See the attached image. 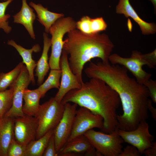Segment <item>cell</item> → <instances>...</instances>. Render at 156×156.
Listing matches in <instances>:
<instances>
[{
  "label": "cell",
  "mask_w": 156,
  "mask_h": 156,
  "mask_svg": "<svg viewBox=\"0 0 156 156\" xmlns=\"http://www.w3.org/2000/svg\"><path fill=\"white\" fill-rule=\"evenodd\" d=\"M84 72L90 79L103 81L118 94L123 111L122 114L117 116L119 129L134 130L140 122L148 118V89L130 77L125 67L109 62H90Z\"/></svg>",
  "instance_id": "obj_1"
},
{
  "label": "cell",
  "mask_w": 156,
  "mask_h": 156,
  "mask_svg": "<svg viewBox=\"0 0 156 156\" xmlns=\"http://www.w3.org/2000/svg\"><path fill=\"white\" fill-rule=\"evenodd\" d=\"M64 104L72 102L103 118V132L110 133L117 127V111L121 101L117 93L103 81L90 78L79 88L72 90L62 99Z\"/></svg>",
  "instance_id": "obj_2"
},
{
  "label": "cell",
  "mask_w": 156,
  "mask_h": 156,
  "mask_svg": "<svg viewBox=\"0 0 156 156\" xmlns=\"http://www.w3.org/2000/svg\"><path fill=\"white\" fill-rule=\"evenodd\" d=\"M64 40L63 49L69 57L68 62L73 73L82 83V71L85 64L92 59L100 58L109 62V58L114 45L105 34H84L76 29L68 33Z\"/></svg>",
  "instance_id": "obj_3"
},
{
  "label": "cell",
  "mask_w": 156,
  "mask_h": 156,
  "mask_svg": "<svg viewBox=\"0 0 156 156\" xmlns=\"http://www.w3.org/2000/svg\"><path fill=\"white\" fill-rule=\"evenodd\" d=\"M64 109V104L54 97L40 105L35 117L38 123L36 140L55 129L62 117Z\"/></svg>",
  "instance_id": "obj_4"
},
{
  "label": "cell",
  "mask_w": 156,
  "mask_h": 156,
  "mask_svg": "<svg viewBox=\"0 0 156 156\" xmlns=\"http://www.w3.org/2000/svg\"><path fill=\"white\" fill-rule=\"evenodd\" d=\"M76 28V22L70 17L59 18L50 28L51 51L49 63L51 69H60V62L64 44L63 37Z\"/></svg>",
  "instance_id": "obj_5"
},
{
  "label": "cell",
  "mask_w": 156,
  "mask_h": 156,
  "mask_svg": "<svg viewBox=\"0 0 156 156\" xmlns=\"http://www.w3.org/2000/svg\"><path fill=\"white\" fill-rule=\"evenodd\" d=\"M118 130L117 127L110 133H107L92 129L84 135L101 156H118L122 150L124 141L119 135Z\"/></svg>",
  "instance_id": "obj_6"
},
{
  "label": "cell",
  "mask_w": 156,
  "mask_h": 156,
  "mask_svg": "<svg viewBox=\"0 0 156 156\" xmlns=\"http://www.w3.org/2000/svg\"><path fill=\"white\" fill-rule=\"evenodd\" d=\"M109 61L113 64L120 65L130 71L139 83L143 84L151 78L152 75L143 70L145 65L142 54L137 51H132L131 56L124 57L117 54H111Z\"/></svg>",
  "instance_id": "obj_7"
},
{
  "label": "cell",
  "mask_w": 156,
  "mask_h": 156,
  "mask_svg": "<svg viewBox=\"0 0 156 156\" xmlns=\"http://www.w3.org/2000/svg\"><path fill=\"white\" fill-rule=\"evenodd\" d=\"M93 128L99 129L103 131V118L85 108L81 107L77 110L71 132L66 143Z\"/></svg>",
  "instance_id": "obj_8"
},
{
  "label": "cell",
  "mask_w": 156,
  "mask_h": 156,
  "mask_svg": "<svg viewBox=\"0 0 156 156\" xmlns=\"http://www.w3.org/2000/svg\"><path fill=\"white\" fill-rule=\"evenodd\" d=\"M77 105L76 104H71L70 103L64 104L62 117L54 130L53 134L57 154L66 144L70 135Z\"/></svg>",
  "instance_id": "obj_9"
},
{
  "label": "cell",
  "mask_w": 156,
  "mask_h": 156,
  "mask_svg": "<svg viewBox=\"0 0 156 156\" xmlns=\"http://www.w3.org/2000/svg\"><path fill=\"white\" fill-rule=\"evenodd\" d=\"M149 126L146 120L139 124L135 129L126 131L118 129V133L124 142L136 147L141 155L152 146L154 136L150 133Z\"/></svg>",
  "instance_id": "obj_10"
},
{
  "label": "cell",
  "mask_w": 156,
  "mask_h": 156,
  "mask_svg": "<svg viewBox=\"0 0 156 156\" xmlns=\"http://www.w3.org/2000/svg\"><path fill=\"white\" fill-rule=\"evenodd\" d=\"M30 82L28 70L23 65L18 77L10 87L13 89L12 104L4 116L15 118L25 115L22 111L23 93Z\"/></svg>",
  "instance_id": "obj_11"
},
{
  "label": "cell",
  "mask_w": 156,
  "mask_h": 156,
  "mask_svg": "<svg viewBox=\"0 0 156 156\" xmlns=\"http://www.w3.org/2000/svg\"><path fill=\"white\" fill-rule=\"evenodd\" d=\"M60 64L61 73L60 85L54 97L61 102L68 92L72 90L80 88L82 83L72 71L68 62V55L63 49Z\"/></svg>",
  "instance_id": "obj_12"
},
{
  "label": "cell",
  "mask_w": 156,
  "mask_h": 156,
  "mask_svg": "<svg viewBox=\"0 0 156 156\" xmlns=\"http://www.w3.org/2000/svg\"><path fill=\"white\" fill-rule=\"evenodd\" d=\"M38 123L37 118L25 115L14 118V138L18 143L27 145L36 140Z\"/></svg>",
  "instance_id": "obj_13"
},
{
  "label": "cell",
  "mask_w": 156,
  "mask_h": 156,
  "mask_svg": "<svg viewBox=\"0 0 156 156\" xmlns=\"http://www.w3.org/2000/svg\"><path fill=\"white\" fill-rule=\"evenodd\" d=\"M101 156L84 135L67 142L58 153V156Z\"/></svg>",
  "instance_id": "obj_14"
},
{
  "label": "cell",
  "mask_w": 156,
  "mask_h": 156,
  "mask_svg": "<svg viewBox=\"0 0 156 156\" xmlns=\"http://www.w3.org/2000/svg\"><path fill=\"white\" fill-rule=\"evenodd\" d=\"M116 12L123 14L126 18L129 17L132 18L139 26L143 34H153L156 32L155 24L147 23L140 18L131 4L129 0H119L116 7Z\"/></svg>",
  "instance_id": "obj_15"
},
{
  "label": "cell",
  "mask_w": 156,
  "mask_h": 156,
  "mask_svg": "<svg viewBox=\"0 0 156 156\" xmlns=\"http://www.w3.org/2000/svg\"><path fill=\"white\" fill-rule=\"evenodd\" d=\"M14 118L4 116L0 119V156H7L9 146L14 138Z\"/></svg>",
  "instance_id": "obj_16"
},
{
  "label": "cell",
  "mask_w": 156,
  "mask_h": 156,
  "mask_svg": "<svg viewBox=\"0 0 156 156\" xmlns=\"http://www.w3.org/2000/svg\"><path fill=\"white\" fill-rule=\"evenodd\" d=\"M7 43L8 45L13 47L22 57L23 62L25 64L28 70L31 82L33 85H34L35 80L34 74V70L36 67L37 63L32 59V55L33 52H38L40 51V46L38 44H36L33 46L31 49H27L17 44L13 40H9Z\"/></svg>",
  "instance_id": "obj_17"
},
{
  "label": "cell",
  "mask_w": 156,
  "mask_h": 156,
  "mask_svg": "<svg viewBox=\"0 0 156 156\" xmlns=\"http://www.w3.org/2000/svg\"><path fill=\"white\" fill-rule=\"evenodd\" d=\"M36 16L33 10L27 4V0H22V5L20 11L13 16L14 22L23 25L31 37L35 39L33 23Z\"/></svg>",
  "instance_id": "obj_18"
},
{
  "label": "cell",
  "mask_w": 156,
  "mask_h": 156,
  "mask_svg": "<svg viewBox=\"0 0 156 156\" xmlns=\"http://www.w3.org/2000/svg\"><path fill=\"white\" fill-rule=\"evenodd\" d=\"M107 25L102 17L92 18L84 16L76 22V28L83 33L91 34L106 29Z\"/></svg>",
  "instance_id": "obj_19"
},
{
  "label": "cell",
  "mask_w": 156,
  "mask_h": 156,
  "mask_svg": "<svg viewBox=\"0 0 156 156\" xmlns=\"http://www.w3.org/2000/svg\"><path fill=\"white\" fill-rule=\"evenodd\" d=\"M43 48L41 56L36 64L35 75L37 77V84L40 86L43 82L45 76L50 68L48 63V53L51 46V40L47 34H43Z\"/></svg>",
  "instance_id": "obj_20"
},
{
  "label": "cell",
  "mask_w": 156,
  "mask_h": 156,
  "mask_svg": "<svg viewBox=\"0 0 156 156\" xmlns=\"http://www.w3.org/2000/svg\"><path fill=\"white\" fill-rule=\"evenodd\" d=\"M29 5L34 8L36 12L39 22L45 27L47 33H49V30L51 26L59 18L64 17L62 13H57L49 11L48 8L44 7L40 3L36 4L31 2Z\"/></svg>",
  "instance_id": "obj_21"
},
{
  "label": "cell",
  "mask_w": 156,
  "mask_h": 156,
  "mask_svg": "<svg viewBox=\"0 0 156 156\" xmlns=\"http://www.w3.org/2000/svg\"><path fill=\"white\" fill-rule=\"evenodd\" d=\"M41 97V93L38 88L32 90L25 89L23 95L25 103L22 107L24 114L35 117L40 105L39 101Z\"/></svg>",
  "instance_id": "obj_22"
},
{
  "label": "cell",
  "mask_w": 156,
  "mask_h": 156,
  "mask_svg": "<svg viewBox=\"0 0 156 156\" xmlns=\"http://www.w3.org/2000/svg\"><path fill=\"white\" fill-rule=\"evenodd\" d=\"M54 130L28 143L27 145L26 156H42L49 140L53 134Z\"/></svg>",
  "instance_id": "obj_23"
},
{
  "label": "cell",
  "mask_w": 156,
  "mask_h": 156,
  "mask_svg": "<svg viewBox=\"0 0 156 156\" xmlns=\"http://www.w3.org/2000/svg\"><path fill=\"white\" fill-rule=\"evenodd\" d=\"M61 70L60 69H51L48 77L43 83L38 88L44 97L47 92L53 88L59 89L60 85Z\"/></svg>",
  "instance_id": "obj_24"
},
{
  "label": "cell",
  "mask_w": 156,
  "mask_h": 156,
  "mask_svg": "<svg viewBox=\"0 0 156 156\" xmlns=\"http://www.w3.org/2000/svg\"><path fill=\"white\" fill-rule=\"evenodd\" d=\"M23 64L21 62L9 72L0 73V91L6 90L13 83L19 76Z\"/></svg>",
  "instance_id": "obj_25"
},
{
  "label": "cell",
  "mask_w": 156,
  "mask_h": 156,
  "mask_svg": "<svg viewBox=\"0 0 156 156\" xmlns=\"http://www.w3.org/2000/svg\"><path fill=\"white\" fill-rule=\"evenodd\" d=\"M13 89L0 91V119L3 117L11 108L12 103Z\"/></svg>",
  "instance_id": "obj_26"
},
{
  "label": "cell",
  "mask_w": 156,
  "mask_h": 156,
  "mask_svg": "<svg viewBox=\"0 0 156 156\" xmlns=\"http://www.w3.org/2000/svg\"><path fill=\"white\" fill-rule=\"evenodd\" d=\"M13 0H8L0 2V28L2 29L6 34H9L12 30V27L9 25L8 19L10 15L5 14L6 8Z\"/></svg>",
  "instance_id": "obj_27"
},
{
  "label": "cell",
  "mask_w": 156,
  "mask_h": 156,
  "mask_svg": "<svg viewBox=\"0 0 156 156\" xmlns=\"http://www.w3.org/2000/svg\"><path fill=\"white\" fill-rule=\"evenodd\" d=\"M27 145L20 144L13 138L8 148L7 156H26Z\"/></svg>",
  "instance_id": "obj_28"
},
{
  "label": "cell",
  "mask_w": 156,
  "mask_h": 156,
  "mask_svg": "<svg viewBox=\"0 0 156 156\" xmlns=\"http://www.w3.org/2000/svg\"><path fill=\"white\" fill-rule=\"evenodd\" d=\"M43 156H58L55 146L54 135L53 134L50 138L43 154Z\"/></svg>",
  "instance_id": "obj_29"
},
{
  "label": "cell",
  "mask_w": 156,
  "mask_h": 156,
  "mask_svg": "<svg viewBox=\"0 0 156 156\" xmlns=\"http://www.w3.org/2000/svg\"><path fill=\"white\" fill-rule=\"evenodd\" d=\"M148 89L149 97L154 103H156V81L150 79L143 84Z\"/></svg>",
  "instance_id": "obj_30"
},
{
  "label": "cell",
  "mask_w": 156,
  "mask_h": 156,
  "mask_svg": "<svg viewBox=\"0 0 156 156\" xmlns=\"http://www.w3.org/2000/svg\"><path fill=\"white\" fill-rule=\"evenodd\" d=\"M140 153L138 149L131 145H127L118 156H140Z\"/></svg>",
  "instance_id": "obj_31"
},
{
  "label": "cell",
  "mask_w": 156,
  "mask_h": 156,
  "mask_svg": "<svg viewBox=\"0 0 156 156\" xmlns=\"http://www.w3.org/2000/svg\"><path fill=\"white\" fill-rule=\"evenodd\" d=\"M144 54L147 66L150 68H154L156 65V49L151 52Z\"/></svg>",
  "instance_id": "obj_32"
},
{
  "label": "cell",
  "mask_w": 156,
  "mask_h": 156,
  "mask_svg": "<svg viewBox=\"0 0 156 156\" xmlns=\"http://www.w3.org/2000/svg\"><path fill=\"white\" fill-rule=\"evenodd\" d=\"M143 154L146 156H156V142H153L152 146L145 150Z\"/></svg>",
  "instance_id": "obj_33"
},
{
  "label": "cell",
  "mask_w": 156,
  "mask_h": 156,
  "mask_svg": "<svg viewBox=\"0 0 156 156\" xmlns=\"http://www.w3.org/2000/svg\"><path fill=\"white\" fill-rule=\"evenodd\" d=\"M148 110H149L151 113L153 118L156 120V109L153 106L152 104V101L149 99L148 106Z\"/></svg>",
  "instance_id": "obj_34"
},
{
  "label": "cell",
  "mask_w": 156,
  "mask_h": 156,
  "mask_svg": "<svg viewBox=\"0 0 156 156\" xmlns=\"http://www.w3.org/2000/svg\"><path fill=\"white\" fill-rule=\"evenodd\" d=\"M149 0L153 5L154 8L156 9V0Z\"/></svg>",
  "instance_id": "obj_35"
},
{
  "label": "cell",
  "mask_w": 156,
  "mask_h": 156,
  "mask_svg": "<svg viewBox=\"0 0 156 156\" xmlns=\"http://www.w3.org/2000/svg\"><path fill=\"white\" fill-rule=\"evenodd\" d=\"M3 0L4 1H7L8 0Z\"/></svg>",
  "instance_id": "obj_36"
}]
</instances>
